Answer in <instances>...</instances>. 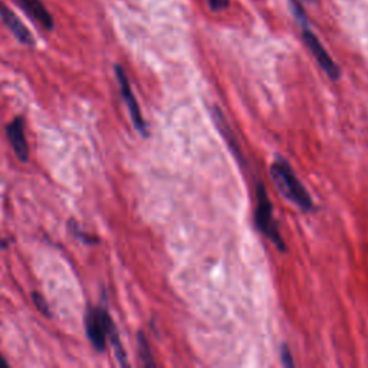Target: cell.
I'll use <instances>...</instances> for the list:
<instances>
[{
	"label": "cell",
	"mask_w": 368,
	"mask_h": 368,
	"mask_svg": "<svg viewBox=\"0 0 368 368\" xmlns=\"http://www.w3.org/2000/svg\"><path fill=\"white\" fill-rule=\"evenodd\" d=\"M5 367H9V362L2 357V354H0V368H5Z\"/></svg>",
	"instance_id": "9a60e30c"
},
{
	"label": "cell",
	"mask_w": 368,
	"mask_h": 368,
	"mask_svg": "<svg viewBox=\"0 0 368 368\" xmlns=\"http://www.w3.org/2000/svg\"><path fill=\"white\" fill-rule=\"evenodd\" d=\"M106 331H107V338L113 344V348H114L116 358H117L118 364L123 365V367H128L130 362H128V358H127V352H126V349L123 347V342H121L117 325L114 324V321H113V318H111L108 311L106 312Z\"/></svg>",
	"instance_id": "9c48e42d"
},
{
	"label": "cell",
	"mask_w": 368,
	"mask_h": 368,
	"mask_svg": "<svg viewBox=\"0 0 368 368\" xmlns=\"http://www.w3.org/2000/svg\"><path fill=\"white\" fill-rule=\"evenodd\" d=\"M270 177L280 193L285 199L297 205L301 210L308 213L315 209L314 200L310 196L308 190L302 186V183L294 173L292 167L285 160L280 158L270 165Z\"/></svg>",
	"instance_id": "6da1fadb"
},
{
	"label": "cell",
	"mask_w": 368,
	"mask_h": 368,
	"mask_svg": "<svg viewBox=\"0 0 368 368\" xmlns=\"http://www.w3.org/2000/svg\"><path fill=\"white\" fill-rule=\"evenodd\" d=\"M68 228H69V232H71L76 239H79V240H81V242H83V243L92 245V243H98V242H100V239H98V237L92 236V235H88V233H85L83 230H81L79 225H78L75 220H69Z\"/></svg>",
	"instance_id": "8fae6325"
},
{
	"label": "cell",
	"mask_w": 368,
	"mask_h": 368,
	"mask_svg": "<svg viewBox=\"0 0 368 368\" xmlns=\"http://www.w3.org/2000/svg\"><path fill=\"white\" fill-rule=\"evenodd\" d=\"M210 8L215 11V12H219V11H223L228 8V0H208Z\"/></svg>",
	"instance_id": "5bb4252c"
},
{
	"label": "cell",
	"mask_w": 368,
	"mask_h": 368,
	"mask_svg": "<svg viewBox=\"0 0 368 368\" xmlns=\"http://www.w3.org/2000/svg\"><path fill=\"white\" fill-rule=\"evenodd\" d=\"M8 246V242H5L2 237H0V247H6Z\"/></svg>",
	"instance_id": "2e32d148"
},
{
	"label": "cell",
	"mask_w": 368,
	"mask_h": 368,
	"mask_svg": "<svg viewBox=\"0 0 368 368\" xmlns=\"http://www.w3.org/2000/svg\"><path fill=\"white\" fill-rule=\"evenodd\" d=\"M137 342H138V354L145 367H155V362L153 359V352L150 348V342L143 331L137 334Z\"/></svg>",
	"instance_id": "30bf717a"
},
{
	"label": "cell",
	"mask_w": 368,
	"mask_h": 368,
	"mask_svg": "<svg viewBox=\"0 0 368 368\" xmlns=\"http://www.w3.org/2000/svg\"><path fill=\"white\" fill-rule=\"evenodd\" d=\"M15 2L34 22L41 25L45 31H52L55 28V21L42 0H15Z\"/></svg>",
	"instance_id": "ba28073f"
},
{
	"label": "cell",
	"mask_w": 368,
	"mask_h": 368,
	"mask_svg": "<svg viewBox=\"0 0 368 368\" xmlns=\"http://www.w3.org/2000/svg\"><path fill=\"white\" fill-rule=\"evenodd\" d=\"M255 222L259 229V232L266 236L276 247L281 252H285V242L284 237L280 232V226L275 220L273 216V208L272 202L267 196L266 188L263 186V183L256 184V212H255Z\"/></svg>",
	"instance_id": "7a4b0ae2"
},
{
	"label": "cell",
	"mask_w": 368,
	"mask_h": 368,
	"mask_svg": "<svg viewBox=\"0 0 368 368\" xmlns=\"http://www.w3.org/2000/svg\"><path fill=\"white\" fill-rule=\"evenodd\" d=\"M0 21L9 29V32L22 44L26 46H34L35 38L31 34V31L25 26V24L18 18V15L6 6L4 2H0Z\"/></svg>",
	"instance_id": "8992f818"
},
{
	"label": "cell",
	"mask_w": 368,
	"mask_h": 368,
	"mask_svg": "<svg viewBox=\"0 0 368 368\" xmlns=\"http://www.w3.org/2000/svg\"><path fill=\"white\" fill-rule=\"evenodd\" d=\"M116 76L118 79V83H120V89H121V96L126 101V106L128 108V113H130V117H131V121L136 127V130L147 137L148 136V128H147V123L143 117V113H141V108L138 106V101L134 96L133 92V88H131V83L128 81V76H127V72L126 69L121 66V65H116Z\"/></svg>",
	"instance_id": "3957f363"
},
{
	"label": "cell",
	"mask_w": 368,
	"mask_h": 368,
	"mask_svg": "<svg viewBox=\"0 0 368 368\" xmlns=\"http://www.w3.org/2000/svg\"><path fill=\"white\" fill-rule=\"evenodd\" d=\"M281 359H282V364L285 367H294L295 365L292 354H291V349L287 345H284L282 349H281Z\"/></svg>",
	"instance_id": "4fadbf2b"
},
{
	"label": "cell",
	"mask_w": 368,
	"mask_h": 368,
	"mask_svg": "<svg viewBox=\"0 0 368 368\" xmlns=\"http://www.w3.org/2000/svg\"><path fill=\"white\" fill-rule=\"evenodd\" d=\"M302 39L305 42V45L308 46V49L311 51V53L314 55V58L317 59V62L320 63L321 69L332 79V81H338L341 76V69L339 66L335 63V61L331 58V55L327 52V49L324 48V45L320 42V39L317 38V35L310 29V26L302 28Z\"/></svg>",
	"instance_id": "5b68a950"
},
{
	"label": "cell",
	"mask_w": 368,
	"mask_h": 368,
	"mask_svg": "<svg viewBox=\"0 0 368 368\" xmlns=\"http://www.w3.org/2000/svg\"><path fill=\"white\" fill-rule=\"evenodd\" d=\"M106 312L104 307H89L85 314L86 337L96 351L103 352L107 348L106 331Z\"/></svg>",
	"instance_id": "277c9868"
},
{
	"label": "cell",
	"mask_w": 368,
	"mask_h": 368,
	"mask_svg": "<svg viewBox=\"0 0 368 368\" xmlns=\"http://www.w3.org/2000/svg\"><path fill=\"white\" fill-rule=\"evenodd\" d=\"M6 134L16 157L22 163H26L29 158V145L25 134L24 120L21 117H16L12 123H9L6 127Z\"/></svg>",
	"instance_id": "52a82bcc"
},
{
	"label": "cell",
	"mask_w": 368,
	"mask_h": 368,
	"mask_svg": "<svg viewBox=\"0 0 368 368\" xmlns=\"http://www.w3.org/2000/svg\"><path fill=\"white\" fill-rule=\"evenodd\" d=\"M32 301L35 304V307L46 317H51V310H49V305L46 302V300L39 294V292H32Z\"/></svg>",
	"instance_id": "7c38bea8"
}]
</instances>
